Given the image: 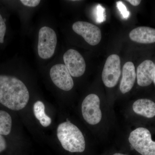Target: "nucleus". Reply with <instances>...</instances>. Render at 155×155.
<instances>
[{
  "label": "nucleus",
  "instance_id": "nucleus-1",
  "mask_svg": "<svg viewBox=\"0 0 155 155\" xmlns=\"http://www.w3.org/2000/svg\"><path fill=\"white\" fill-rule=\"evenodd\" d=\"M29 97L28 88L22 81L0 75V104L12 110L19 111L26 107Z\"/></svg>",
  "mask_w": 155,
  "mask_h": 155
},
{
  "label": "nucleus",
  "instance_id": "nucleus-2",
  "mask_svg": "<svg viewBox=\"0 0 155 155\" xmlns=\"http://www.w3.org/2000/svg\"><path fill=\"white\" fill-rule=\"evenodd\" d=\"M57 136L63 147L68 151L82 153L85 150V139L82 132L70 121L58 125Z\"/></svg>",
  "mask_w": 155,
  "mask_h": 155
},
{
  "label": "nucleus",
  "instance_id": "nucleus-3",
  "mask_svg": "<svg viewBox=\"0 0 155 155\" xmlns=\"http://www.w3.org/2000/svg\"><path fill=\"white\" fill-rule=\"evenodd\" d=\"M131 146L142 155H155V142L149 130L140 127L133 130L128 138Z\"/></svg>",
  "mask_w": 155,
  "mask_h": 155
},
{
  "label": "nucleus",
  "instance_id": "nucleus-4",
  "mask_svg": "<svg viewBox=\"0 0 155 155\" xmlns=\"http://www.w3.org/2000/svg\"><path fill=\"white\" fill-rule=\"evenodd\" d=\"M57 35L52 28L43 26L39 31L38 52L41 59H48L54 54L57 44Z\"/></svg>",
  "mask_w": 155,
  "mask_h": 155
},
{
  "label": "nucleus",
  "instance_id": "nucleus-5",
  "mask_svg": "<svg viewBox=\"0 0 155 155\" xmlns=\"http://www.w3.org/2000/svg\"><path fill=\"white\" fill-rule=\"evenodd\" d=\"M121 60L118 55L113 54L107 59L103 69L102 80L108 87H114L118 83L121 75Z\"/></svg>",
  "mask_w": 155,
  "mask_h": 155
},
{
  "label": "nucleus",
  "instance_id": "nucleus-6",
  "mask_svg": "<svg viewBox=\"0 0 155 155\" xmlns=\"http://www.w3.org/2000/svg\"><path fill=\"white\" fill-rule=\"evenodd\" d=\"M81 112L84 119L88 124L95 125L99 123L102 113L99 97L94 94L87 95L82 103Z\"/></svg>",
  "mask_w": 155,
  "mask_h": 155
},
{
  "label": "nucleus",
  "instance_id": "nucleus-7",
  "mask_svg": "<svg viewBox=\"0 0 155 155\" xmlns=\"http://www.w3.org/2000/svg\"><path fill=\"white\" fill-rule=\"evenodd\" d=\"M73 30L83 38L84 40L92 46L98 44L101 39V29L96 25L84 21H77L72 25Z\"/></svg>",
  "mask_w": 155,
  "mask_h": 155
},
{
  "label": "nucleus",
  "instance_id": "nucleus-8",
  "mask_svg": "<svg viewBox=\"0 0 155 155\" xmlns=\"http://www.w3.org/2000/svg\"><path fill=\"white\" fill-rule=\"evenodd\" d=\"M50 75L53 83L58 88L69 91L74 86L72 76L65 65L58 64L51 68Z\"/></svg>",
  "mask_w": 155,
  "mask_h": 155
},
{
  "label": "nucleus",
  "instance_id": "nucleus-9",
  "mask_svg": "<svg viewBox=\"0 0 155 155\" xmlns=\"http://www.w3.org/2000/svg\"><path fill=\"white\" fill-rule=\"evenodd\" d=\"M63 58L65 65L72 77H80L84 74L86 63L78 51L72 49L68 50L64 54Z\"/></svg>",
  "mask_w": 155,
  "mask_h": 155
},
{
  "label": "nucleus",
  "instance_id": "nucleus-10",
  "mask_svg": "<svg viewBox=\"0 0 155 155\" xmlns=\"http://www.w3.org/2000/svg\"><path fill=\"white\" fill-rule=\"evenodd\" d=\"M154 69L155 64L150 60H146L139 65L136 76L139 86L146 87L152 83Z\"/></svg>",
  "mask_w": 155,
  "mask_h": 155
},
{
  "label": "nucleus",
  "instance_id": "nucleus-11",
  "mask_svg": "<svg viewBox=\"0 0 155 155\" xmlns=\"http://www.w3.org/2000/svg\"><path fill=\"white\" fill-rule=\"evenodd\" d=\"M136 78L134 64L130 61L126 62L122 69V76L120 85V91L123 94L128 92L133 87Z\"/></svg>",
  "mask_w": 155,
  "mask_h": 155
},
{
  "label": "nucleus",
  "instance_id": "nucleus-12",
  "mask_svg": "<svg viewBox=\"0 0 155 155\" xmlns=\"http://www.w3.org/2000/svg\"><path fill=\"white\" fill-rule=\"evenodd\" d=\"M129 37L132 41L139 43H153L155 42V29L146 26L137 27L130 31Z\"/></svg>",
  "mask_w": 155,
  "mask_h": 155
},
{
  "label": "nucleus",
  "instance_id": "nucleus-13",
  "mask_svg": "<svg viewBox=\"0 0 155 155\" xmlns=\"http://www.w3.org/2000/svg\"><path fill=\"white\" fill-rule=\"evenodd\" d=\"M133 110L138 115L151 118L155 116V103L147 99H140L134 103Z\"/></svg>",
  "mask_w": 155,
  "mask_h": 155
},
{
  "label": "nucleus",
  "instance_id": "nucleus-14",
  "mask_svg": "<svg viewBox=\"0 0 155 155\" xmlns=\"http://www.w3.org/2000/svg\"><path fill=\"white\" fill-rule=\"evenodd\" d=\"M33 111L35 116L42 126L47 127L51 123V119L47 115L45 112V106L41 101H37L33 106Z\"/></svg>",
  "mask_w": 155,
  "mask_h": 155
},
{
  "label": "nucleus",
  "instance_id": "nucleus-15",
  "mask_svg": "<svg viewBox=\"0 0 155 155\" xmlns=\"http://www.w3.org/2000/svg\"><path fill=\"white\" fill-rule=\"evenodd\" d=\"M12 127V119L11 115L5 111L0 110V134L9 135Z\"/></svg>",
  "mask_w": 155,
  "mask_h": 155
},
{
  "label": "nucleus",
  "instance_id": "nucleus-16",
  "mask_svg": "<svg viewBox=\"0 0 155 155\" xmlns=\"http://www.w3.org/2000/svg\"><path fill=\"white\" fill-rule=\"evenodd\" d=\"M6 28L5 22L0 14V43L4 42V37L6 33Z\"/></svg>",
  "mask_w": 155,
  "mask_h": 155
},
{
  "label": "nucleus",
  "instance_id": "nucleus-17",
  "mask_svg": "<svg viewBox=\"0 0 155 155\" xmlns=\"http://www.w3.org/2000/svg\"><path fill=\"white\" fill-rule=\"evenodd\" d=\"M117 6L119 11L121 12L124 18H127L129 17L130 13L127 11V8L122 2H117Z\"/></svg>",
  "mask_w": 155,
  "mask_h": 155
},
{
  "label": "nucleus",
  "instance_id": "nucleus-18",
  "mask_svg": "<svg viewBox=\"0 0 155 155\" xmlns=\"http://www.w3.org/2000/svg\"><path fill=\"white\" fill-rule=\"evenodd\" d=\"M20 2L24 6L29 7H35L41 2L40 0H21Z\"/></svg>",
  "mask_w": 155,
  "mask_h": 155
},
{
  "label": "nucleus",
  "instance_id": "nucleus-19",
  "mask_svg": "<svg viewBox=\"0 0 155 155\" xmlns=\"http://www.w3.org/2000/svg\"><path fill=\"white\" fill-rule=\"evenodd\" d=\"M7 143L4 136L0 134V154L5 151L7 149Z\"/></svg>",
  "mask_w": 155,
  "mask_h": 155
},
{
  "label": "nucleus",
  "instance_id": "nucleus-20",
  "mask_svg": "<svg viewBox=\"0 0 155 155\" xmlns=\"http://www.w3.org/2000/svg\"><path fill=\"white\" fill-rule=\"evenodd\" d=\"M130 3L132 5L137 6L140 4L141 1L140 0H127L126 1Z\"/></svg>",
  "mask_w": 155,
  "mask_h": 155
},
{
  "label": "nucleus",
  "instance_id": "nucleus-21",
  "mask_svg": "<svg viewBox=\"0 0 155 155\" xmlns=\"http://www.w3.org/2000/svg\"><path fill=\"white\" fill-rule=\"evenodd\" d=\"M154 83L155 85V69H154V73L153 76V80Z\"/></svg>",
  "mask_w": 155,
  "mask_h": 155
},
{
  "label": "nucleus",
  "instance_id": "nucleus-22",
  "mask_svg": "<svg viewBox=\"0 0 155 155\" xmlns=\"http://www.w3.org/2000/svg\"><path fill=\"white\" fill-rule=\"evenodd\" d=\"M113 155H128L123 154L119 153H116L114 154Z\"/></svg>",
  "mask_w": 155,
  "mask_h": 155
}]
</instances>
